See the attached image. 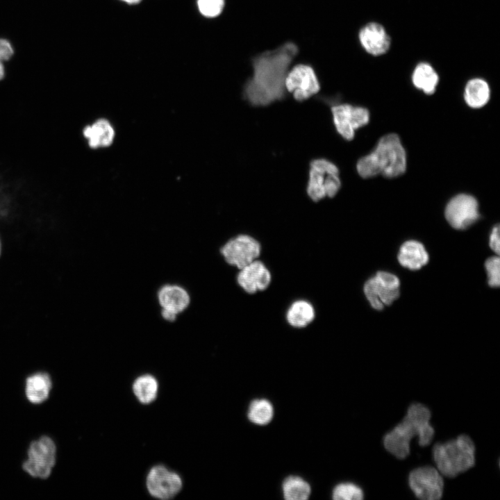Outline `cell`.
Masks as SVG:
<instances>
[{
  "label": "cell",
  "mask_w": 500,
  "mask_h": 500,
  "mask_svg": "<svg viewBox=\"0 0 500 500\" xmlns=\"http://www.w3.org/2000/svg\"><path fill=\"white\" fill-rule=\"evenodd\" d=\"M298 51L294 42H287L255 56L253 74L244 88L245 99L253 106H262L283 99L289 67Z\"/></svg>",
  "instance_id": "obj_1"
},
{
  "label": "cell",
  "mask_w": 500,
  "mask_h": 500,
  "mask_svg": "<svg viewBox=\"0 0 500 500\" xmlns=\"http://www.w3.org/2000/svg\"><path fill=\"white\" fill-rule=\"evenodd\" d=\"M431 411L419 403H412L402 421L384 435L383 444L391 454L398 459H403L410 453V442L418 436L421 447L431 444L434 428L430 424Z\"/></svg>",
  "instance_id": "obj_2"
},
{
  "label": "cell",
  "mask_w": 500,
  "mask_h": 500,
  "mask_svg": "<svg viewBox=\"0 0 500 500\" xmlns=\"http://www.w3.org/2000/svg\"><path fill=\"white\" fill-rule=\"evenodd\" d=\"M356 169L359 175L365 178L378 174L393 178L403 174L406 154L399 136L390 133L382 137L374 149L358 161Z\"/></svg>",
  "instance_id": "obj_3"
},
{
  "label": "cell",
  "mask_w": 500,
  "mask_h": 500,
  "mask_svg": "<svg viewBox=\"0 0 500 500\" xmlns=\"http://www.w3.org/2000/svg\"><path fill=\"white\" fill-rule=\"evenodd\" d=\"M433 459L442 475L453 478L474 465L475 445L471 438L462 434L433 449Z\"/></svg>",
  "instance_id": "obj_4"
},
{
  "label": "cell",
  "mask_w": 500,
  "mask_h": 500,
  "mask_svg": "<svg viewBox=\"0 0 500 500\" xmlns=\"http://www.w3.org/2000/svg\"><path fill=\"white\" fill-rule=\"evenodd\" d=\"M340 185L339 169L335 164L324 158L310 162L306 191L312 200L317 201L326 197H335Z\"/></svg>",
  "instance_id": "obj_5"
},
{
  "label": "cell",
  "mask_w": 500,
  "mask_h": 500,
  "mask_svg": "<svg viewBox=\"0 0 500 500\" xmlns=\"http://www.w3.org/2000/svg\"><path fill=\"white\" fill-rule=\"evenodd\" d=\"M56 447L48 436H42L32 442L28 449V458L22 465L23 469L30 476L47 478L56 464Z\"/></svg>",
  "instance_id": "obj_6"
},
{
  "label": "cell",
  "mask_w": 500,
  "mask_h": 500,
  "mask_svg": "<svg viewBox=\"0 0 500 500\" xmlns=\"http://www.w3.org/2000/svg\"><path fill=\"white\" fill-rule=\"evenodd\" d=\"M400 281L395 275L378 272L364 285V293L371 306L378 310L390 306L399 296Z\"/></svg>",
  "instance_id": "obj_7"
},
{
  "label": "cell",
  "mask_w": 500,
  "mask_h": 500,
  "mask_svg": "<svg viewBox=\"0 0 500 500\" xmlns=\"http://www.w3.org/2000/svg\"><path fill=\"white\" fill-rule=\"evenodd\" d=\"M408 484L415 496L422 500L440 499L443 494V478L440 472L431 466L413 469Z\"/></svg>",
  "instance_id": "obj_8"
},
{
  "label": "cell",
  "mask_w": 500,
  "mask_h": 500,
  "mask_svg": "<svg viewBox=\"0 0 500 500\" xmlns=\"http://www.w3.org/2000/svg\"><path fill=\"white\" fill-rule=\"evenodd\" d=\"M260 251V243L248 235H240L229 240L221 249L226 262L239 269L257 260Z\"/></svg>",
  "instance_id": "obj_9"
},
{
  "label": "cell",
  "mask_w": 500,
  "mask_h": 500,
  "mask_svg": "<svg viewBox=\"0 0 500 500\" xmlns=\"http://www.w3.org/2000/svg\"><path fill=\"white\" fill-rule=\"evenodd\" d=\"M331 112L338 133L347 140H352L356 130L366 125L369 120L367 109L347 103L333 106Z\"/></svg>",
  "instance_id": "obj_10"
},
{
  "label": "cell",
  "mask_w": 500,
  "mask_h": 500,
  "mask_svg": "<svg viewBox=\"0 0 500 500\" xmlns=\"http://www.w3.org/2000/svg\"><path fill=\"white\" fill-rule=\"evenodd\" d=\"M285 88L296 100L301 101L317 94L320 85L313 69L308 65L299 64L288 71Z\"/></svg>",
  "instance_id": "obj_11"
},
{
  "label": "cell",
  "mask_w": 500,
  "mask_h": 500,
  "mask_svg": "<svg viewBox=\"0 0 500 500\" xmlns=\"http://www.w3.org/2000/svg\"><path fill=\"white\" fill-rule=\"evenodd\" d=\"M445 217L449 224L456 229L468 228L479 217L476 199L466 194L455 196L446 206Z\"/></svg>",
  "instance_id": "obj_12"
},
{
  "label": "cell",
  "mask_w": 500,
  "mask_h": 500,
  "mask_svg": "<svg viewBox=\"0 0 500 500\" xmlns=\"http://www.w3.org/2000/svg\"><path fill=\"white\" fill-rule=\"evenodd\" d=\"M146 483L151 496L163 500L173 498L183 485L179 475L163 465H156L150 469Z\"/></svg>",
  "instance_id": "obj_13"
},
{
  "label": "cell",
  "mask_w": 500,
  "mask_h": 500,
  "mask_svg": "<svg viewBox=\"0 0 500 500\" xmlns=\"http://www.w3.org/2000/svg\"><path fill=\"white\" fill-rule=\"evenodd\" d=\"M240 270L237 276L238 283L249 294L265 290L271 283V274L260 260H255Z\"/></svg>",
  "instance_id": "obj_14"
},
{
  "label": "cell",
  "mask_w": 500,
  "mask_h": 500,
  "mask_svg": "<svg viewBox=\"0 0 500 500\" xmlns=\"http://www.w3.org/2000/svg\"><path fill=\"white\" fill-rule=\"evenodd\" d=\"M358 39L362 48L370 55L378 56L390 49L391 39L385 28L377 22H369L361 28Z\"/></svg>",
  "instance_id": "obj_15"
},
{
  "label": "cell",
  "mask_w": 500,
  "mask_h": 500,
  "mask_svg": "<svg viewBox=\"0 0 500 500\" xmlns=\"http://www.w3.org/2000/svg\"><path fill=\"white\" fill-rule=\"evenodd\" d=\"M158 301L162 309L178 315L189 306L190 298L188 291L178 285H163L158 292Z\"/></svg>",
  "instance_id": "obj_16"
},
{
  "label": "cell",
  "mask_w": 500,
  "mask_h": 500,
  "mask_svg": "<svg viewBox=\"0 0 500 500\" xmlns=\"http://www.w3.org/2000/svg\"><path fill=\"white\" fill-rule=\"evenodd\" d=\"M83 138L91 149H98L110 145L115 137L114 129L105 119H99L83 128Z\"/></svg>",
  "instance_id": "obj_17"
},
{
  "label": "cell",
  "mask_w": 500,
  "mask_h": 500,
  "mask_svg": "<svg viewBox=\"0 0 500 500\" xmlns=\"http://www.w3.org/2000/svg\"><path fill=\"white\" fill-rule=\"evenodd\" d=\"M399 262L410 270H417L428 262V254L424 245L415 240L404 242L398 253Z\"/></svg>",
  "instance_id": "obj_18"
},
{
  "label": "cell",
  "mask_w": 500,
  "mask_h": 500,
  "mask_svg": "<svg viewBox=\"0 0 500 500\" xmlns=\"http://www.w3.org/2000/svg\"><path fill=\"white\" fill-rule=\"evenodd\" d=\"M51 387L52 382L49 374L35 373L26 379V397L32 403H41L48 399Z\"/></svg>",
  "instance_id": "obj_19"
},
{
  "label": "cell",
  "mask_w": 500,
  "mask_h": 500,
  "mask_svg": "<svg viewBox=\"0 0 500 500\" xmlns=\"http://www.w3.org/2000/svg\"><path fill=\"white\" fill-rule=\"evenodd\" d=\"M412 82L415 88L426 94L435 92L439 82V76L433 67L422 62L416 65L412 74Z\"/></svg>",
  "instance_id": "obj_20"
},
{
  "label": "cell",
  "mask_w": 500,
  "mask_h": 500,
  "mask_svg": "<svg viewBox=\"0 0 500 500\" xmlns=\"http://www.w3.org/2000/svg\"><path fill=\"white\" fill-rule=\"evenodd\" d=\"M490 96L489 85L483 78H474L467 83L464 99L469 106L473 108H481L488 102Z\"/></svg>",
  "instance_id": "obj_21"
},
{
  "label": "cell",
  "mask_w": 500,
  "mask_h": 500,
  "mask_svg": "<svg viewBox=\"0 0 500 500\" xmlns=\"http://www.w3.org/2000/svg\"><path fill=\"white\" fill-rule=\"evenodd\" d=\"M315 316L312 304L306 300H297L289 307L286 319L290 325L295 328H303L310 324Z\"/></svg>",
  "instance_id": "obj_22"
},
{
  "label": "cell",
  "mask_w": 500,
  "mask_h": 500,
  "mask_svg": "<svg viewBox=\"0 0 500 500\" xmlns=\"http://www.w3.org/2000/svg\"><path fill=\"white\" fill-rule=\"evenodd\" d=\"M134 394L144 404L153 401L157 395L158 382L150 374H144L138 377L133 385Z\"/></svg>",
  "instance_id": "obj_23"
},
{
  "label": "cell",
  "mask_w": 500,
  "mask_h": 500,
  "mask_svg": "<svg viewBox=\"0 0 500 500\" xmlns=\"http://www.w3.org/2000/svg\"><path fill=\"white\" fill-rule=\"evenodd\" d=\"M283 492L285 499L288 500H304L310 494V487L301 478L291 476L283 481Z\"/></svg>",
  "instance_id": "obj_24"
},
{
  "label": "cell",
  "mask_w": 500,
  "mask_h": 500,
  "mask_svg": "<svg viewBox=\"0 0 500 500\" xmlns=\"http://www.w3.org/2000/svg\"><path fill=\"white\" fill-rule=\"evenodd\" d=\"M273 417V407L266 399L253 400L248 410V417L252 422L264 425L269 423Z\"/></svg>",
  "instance_id": "obj_25"
},
{
  "label": "cell",
  "mask_w": 500,
  "mask_h": 500,
  "mask_svg": "<svg viewBox=\"0 0 500 500\" xmlns=\"http://www.w3.org/2000/svg\"><path fill=\"white\" fill-rule=\"evenodd\" d=\"M363 497L362 490L352 483H340L333 491V499L336 500H360Z\"/></svg>",
  "instance_id": "obj_26"
},
{
  "label": "cell",
  "mask_w": 500,
  "mask_h": 500,
  "mask_svg": "<svg viewBox=\"0 0 500 500\" xmlns=\"http://www.w3.org/2000/svg\"><path fill=\"white\" fill-rule=\"evenodd\" d=\"M197 6L202 16L214 18L222 13L224 0H197Z\"/></svg>",
  "instance_id": "obj_27"
},
{
  "label": "cell",
  "mask_w": 500,
  "mask_h": 500,
  "mask_svg": "<svg viewBox=\"0 0 500 500\" xmlns=\"http://www.w3.org/2000/svg\"><path fill=\"white\" fill-rule=\"evenodd\" d=\"M499 262V256H492L488 258L485 263L488 284L492 288H498L500 284Z\"/></svg>",
  "instance_id": "obj_28"
},
{
  "label": "cell",
  "mask_w": 500,
  "mask_h": 500,
  "mask_svg": "<svg viewBox=\"0 0 500 500\" xmlns=\"http://www.w3.org/2000/svg\"><path fill=\"white\" fill-rule=\"evenodd\" d=\"M13 54V49L10 43L4 39H0V62L7 60Z\"/></svg>",
  "instance_id": "obj_29"
},
{
  "label": "cell",
  "mask_w": 500,
  "mask_h": 500,
  "mask_svg": "<svg viewBox=\"0 0 500 500\" xmlns=\"http://www.w3.org/2000/svg\"><path fill=\"white\" fill-rule=\"evenodd\" d=\"M490 247L492 249L494 253L497 254V256L499 255L500 252V248H499V226L497 225L495 226L491 232L490 236Z\"/></svg>",
  "instance_id": "obj_30"
},
{
  "label": "cell",
  "mask_w": 500,
  "mask_h": 500,
  "mask_svg": "<svg viewBox=\"0 0 500 500\" xmlns=\"http://www.w3.org/2000/svg\"><path fill=\"white\" fill-rule=\"evenodd\" d=\"M128 5H136L140 3L142 0H119Z\"/></svg>",
  "instance_id": "obj_31"
},
{
  "label": "cell",
  "mask_w": 500,
  "mask_h": 500,
  "mask_svg": "<svg viewBox=\"0 0 500 500\" xmlns=\"http://www.w3.org/2000/svg\"><path fill=\"white\" fill-rule=\"evenodd\" d=\"M5 69L2 62H0V81L4 78Z\"/></svg>",
  "instance_id": "obj_32"
}]
</instances>
